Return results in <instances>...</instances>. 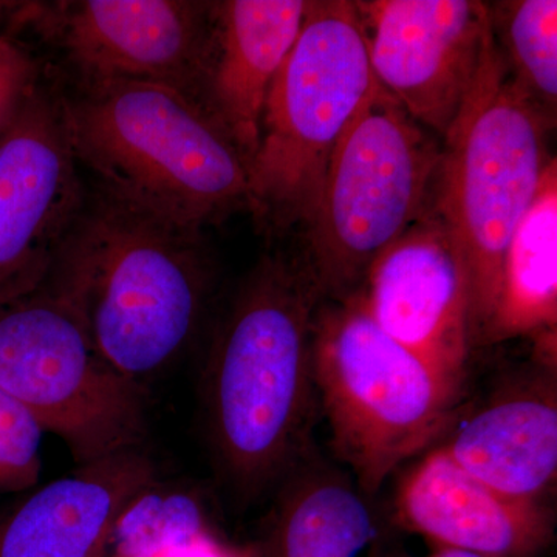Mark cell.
<instances>
[{
	"label": "cell",
	"mask_w": 557,
	"mask_h": 557,
	"mask_svg": "<svg viewBox=\"0 0 557 557\" xmlns=\"http://www.w3.org/2000/svg\"><path fill=\"white\" fill-rule=\"evenodd\" d=\"M321 300L300 249L271 245L212 333L201 373L205 432L236 508L270 497L314 448L313 321Z\"/></svg>",
	"instance_id": "obj_1"
},
{
	"label": "cell",
	"mask_w": 557,
	"mask_h": 557,
	"mask_svg": "<svg viewBox=\"0 0 557 557\" xmlns=\"http://www.w3.org/2000/svg\"><path fill=\"white\" fill-rule=\"evenodd\" d=\"M50 276L79 307L106 361L145 386L196 341L218 265L205 231L95 189Z\"/></svg>",
	"instance_id": "obj_2"
},
{
	"label": "cell",
	"mask_w": 557,
	"mask_h": 557,
	"mask_svg": "<svg viewBox=\"0 0 557 557\" xmlns=\"http://www.w3.org/2000/svg\"><path fill=\"white\" fill-rule=\"evenodd\" d=\"M60 98L70 145L97 189L193 230L249 212L247 163L188 95L108 81Z\"/></svg>",
	"instance_id": "obj_3"
},
{
	"label": "cell",
	"mask_w": 557,
	"mask_h": 557,
	"mask_svg": "<svg viewBox=\"0 0 557 557\" xmlns=\"http://www.w3.org/2000/svg\"><path fill=\"white\" fill-rule=\"evenodd\" d=\"M555 126L512 81L490 36L474 87L443 138L432 205L467 263L472 348L493 313L509 240L552 161Z\"/></svg>",
	"instance_id": "obj_4"
},
{
	"label": "cell",
	"mask_w": 557,
	"mask_h": 557,
	"mask_svg": "<svg viewBox=\"0 0 557 557\" xmlns=\"http://www.w3.org/2000/svg\"><path fill=\"white\" fill-rule=\"evenodd\" d=\"M375 86L351 0H310L271 84L249 164V214L270 240L302 236L336 143Z\"/></svg>",
	"instance_id": "obj_5"
},
{
	"label": "cell",
	"mask_w": 557,
	"mask_h": 557,
	"mask_svg": "<svg viewBox=\"0 0 557 557\" xmlns=\"http://www.w3.org/2000/svg\"><path fill=\"white\" fill-rule=\"evenodd\" d=\"M313 373L333 453L369 498L446 437L463 398L384 333L355 298L319 304Z\"/></svg>",
	"instance_id": "obj_6"
},
{
	"label": "cell",
	"mask_w": 557,
	"mask_h": 557,
	"mask_svg": "<svg viewBox=\"0 0 557 557\" xmlns=\"http://www.w3.org/2000/svg\"><path fill=\"white\" fill-rule=\"evenodd\" d=\"M443 139L379 84L330 157L299 249L322 299L351 298L381 252L434 205Z\"/></svg>",
	"instance_id": "obj_7"
},
{
	"label": "cell",
	"mask_w": 557,
	"mask_h": 557,
	"mask_svg": "<svg viewBox=\"0 0 557 557\" xmlns=\"http://www.w3.org/2000/svg\"><path fill=\"white\" fill-rule=\"evenodd\" d=\"M0 387L62 440L76 467L139 448L148 435L145 386L106 361L50 274L0 302Z\"/></svg>",
	"instance_id": "obj_8"
},
{
	"label": "cell",
	"mask_w": 557,
	"mask_h": 557,
	"mask_svg": "<svg viewBox=\"0 0 557 557\" xmlns=\"http://www.w3.org/2000/svg\"><path fill=\"white\" fill-rule=\"evenodd\" d=\"M14 20L53 38L79 83L156 84L199 102L212 2L79 0L21 7Z\"/></svg>",
	"instance_id": "obj_9"
},
{
	"label": "cell",
	"mask_w": 557,
	"mask_h": 557,
	"mask_svg": "<svg viewBox=\"0 0 557 557\" xmlns=\"http://www.w3.org/2000/svg\"><path fill=\"white\" fill-rule=\"evenodd\" d=\"M61 98L44 86L0 135V302L46 281L89 200Z\"/></svg>",
	"instance_id": "obj_10"
},
{
	"label": "cell",
	"mask_w": 557,
	"mask_h": 557,
	"mask_svg": "<svg viewBox=\"0 0 557 557\" xmlns=\"http://www.w3.org/2000/svg\"><path fill=\"white\" fill-rule=\"evenodd\" d=\"M373 79L445 138L482 67L490 14L479 0H355Z\"/></svg>",
	"instance_id": "obj_11"
},
{
	"label": "cell",
	"mask_w": 557,
	"mask_h": 557,
	"mask_svg": "<svg viewBox=\"0 0 557 557\" xmlns=\"http://www.w3.org/2000/svg\"><path fill=\"white\" fill-rule=\"evenodd\" d=\"M351 298L463 395L472 351L468 270L456 236L434 209L381 252Z\"/></svg>",
	"instance_id": "obj_12"
},
{
	"label": "cell",
	"mask_w": 557,
	"mask_h": 557,
	"mask_svg": "<svg viewBox=\"0 0 557 557\" xmlns=\"http://www.w3.org/2000/svg\"><path fill=\"white\" fill-rule=\"evenodd\" d=\"M394 519L432 548L483 557H541L556 539L549 502L507 496L468 474L438 446L399 478Z\"/></svg>",
	"instance_id": "obj_13"
},
{
	"label": "cell",
	"mask_w": 557,
	"mask_h": 557,
	"mask_svg": "<svg viewBox=\"0 0 557 557\" xmlns=\"http://www.w3.org/2000/svg\"><path fill=\"white\" fill-rule=\"evenodd\" d=\"M437 446L507 496L549 502L557 479L556 361L539 357L509 373Z\"/></svg>",
	"instance_id": "obj_14"
},
{
	"label": "cell",
	"mask_w": 557,
	"mask_h": 557,
	"mask_svg": "<svg viewBox=\"0 0 557 557\" xmlns=\"http://www.w3.org/2000/svg\"><path fill=\"white\" fill-rule=\"evenodd\" d=\"M310 0L212 2L211 40L199 104L225 131L248 170L263 106L306 21Z\"/></svg>",
	"instance_id": "obj_15"
},
{
	"label": "cell",
	"mask_w": 557,
	"mask_h": 557,
	"mask_svg": "<svg viewBox=\"0 0 557 557\" xmlns=\"http://www.w3.org/2000/svg\"><path fill=\"white\" fill-rule=\"evenodd\" d=\"M159 475L143 446L79 465L0 519V557H100L121 509Z\"/></svg>",
	"instance_id": "obj_16"
},
{
	"label": "cell",
	"mask_w": 557,
	"mask_h": 557,
	"mask_svg": "<svg viewBox=\"0 0 557 557\" xmlns=\"http://www.w3.org/2000/svg\"><path fill=\"white\" fill-rule=\"evenodd\" d=\"M270 497L256 557H376L388 537L354 478L317 448Z\"/></svg>",
	"instance_id": "obj_17"
},
{
	"label": "cell",
	"mask_w": 557,
	"mask_h": 557,
	"mask_svg": "<svg viewBox=\"0 0 557 557\" xmlns=\"http://www.w3.org/2000/svg\"><path fill=\"white\" fill-rule=\"evenodd\" d=\"M556 325L557 163L553 157L505 251L493 313L479 347L555 335Z\"/></svg>",
	"instance_id": "obj_18"
},
{
	"label": "cell",
	"mask_w": 557,
	"mask_h": 557,
	"mask_svg": "<svg viewBox=\"0 0 557 557\" xmlns=\"http://www.w3.org/2000/svg\"><path fill=\"white\" fill-rule=\"evenodd\" d=\"M100 557H256L226 536L203 491L161 475L138 491L110 528Z\"/></svg>",
	"instance_id": "obj_19"
},
{
	"label": "cell",
	"mask_w": 557,
	"mask_h": 557,
	"mask_svg": "<svg viewBox=\"0 0 557 557\" xmlns=\"http://www.w3.org/2000/svg\"><path fill=\"white\" fill-rule=\"evenodd\" d=\"M486 5L491 36L509 75L556 123V0H508Z\"/></svg>",
	"instance_id": "obj_20"
},
{
	"label": "cell",
	"mask_w": 557,
	"mask_h": 557,
	"mask_svg": "<svg viewBox=\"0 0 557 557\" xmlns=\"http://www.w3.org/2000/svg\"><path fill=\"white\" fill-rule=\"evenodd\" d=\"M42 435L35 417L0 387V496L38 485Z\"/></svg>",
	"instance_id": "obj_21"
},
{
	"label": "cell",
	"mask_w": 557,
	"mask_h": 557,
	"mask_svg": "<svg viewBox=\"0 0 557 557\" xmlns=\"http://www.w3.org/2000/svg\"><path fill=\"white\" fill-rule=\"evenodd\" d=\"M39 67L28 51L0 35V135L38 90Z\"/></svg>",
	"instance_id": "obj_22"
},
{
	"label": "cell",
	"mask_w": 557,
	"mask_h": 557,
	"mask_svg": "<svg viewBox=\"0 0 557 557\" xmlns=\"http://www.w3.org/2000/svg\"><path fill=\"white\" fill-rule=\"evenodd\" d=\"M376 557H483L474 555V553L460 552V549L453 548H434L432 553L424 556H416L412 553L406 552V549L399 548L398 545H394L391 539H386L384 544L381 545L379 556Z\"/></svg>",
	"instance_id": "obj_23"
}]
</instances>
